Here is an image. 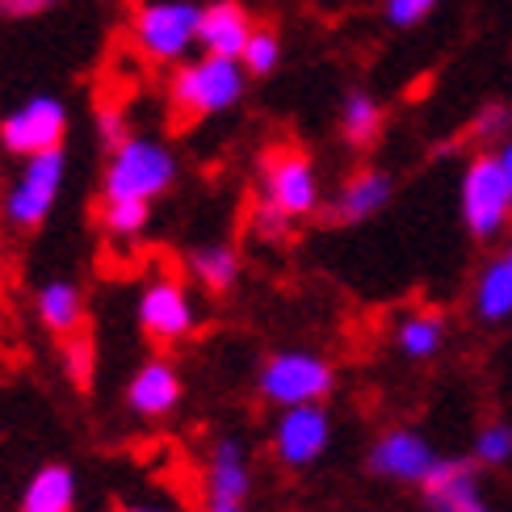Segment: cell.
<instances>
[{"label": "cell", "mask_w": 512, "mask_h": 512, "mask_svg": "<svg viewBox=\"0 0 512 512\" xmlns=\"http://www.w3.org/2000/svg\"><path fill=\"white\" fill-rule=\"evenodd\" d=\"M471 458L483 471H496V466L512 462V424L508 420H487L471 441Z\"/></svg>", "instance_id": "23"}, {"label": "cell", "mask_w": 512, "mask_h": 512, "mask_svg": "<svg viewBox=\"0 0 512 512\" xmlns=\"http://www.w3.org/2000/svg\"><path fill=\"white\" fill-rule=\"evenodd\" d=\"M202 5L194 0H143L131 13V42L147 63H181L198 47Z\"/></svg>", "instance_id": "4"}, {"label": "cell", "mask_w": 512, "mask_h": 512, "mask_svg": "<svg viewBox=\"0 0 512 512\" xmlns=\"http://www.w3.org/2000/svg\"><path fill=\"white\" fill-rule=\"evenodd\" d=\"M504 256H508V261H512V244H508V248H504Z\"/></svg>", "instance_id": "34"}, {"label": "cell", "mask_w": 512, "mask_h": 512, "mask_svg": "<svg viewBox=\"0 0 512 512\" xmlns=\"http://www.w3.org/2000/svg\"><path fill=\"white\" fill-rule=\"evenodd\" d=\"M395 198V181L387 168H357L353 177L340 181V189L328 202V219L340 227H357V223H370L374 215L391 206Z\"/></svg>", "instance_id": "15"}, {"label": "cell", "mask_w": 512, "mask_h": 512, "mask_svg": "<svg viewBox=\"0 0 512 512\" xmlns=\"http://www.w3.org/2000/svg\"><path fill=\"white\" fill-rule=\"evenodd\" d=\"M139 328L143 336H152L156 345H181L198 332V307H194V294H189L185 282L177 277H152L143 290H139Z\"/></svg>", "instance_id": "9"}, {"label": "cell", "mask_w": 512, "mask_h": 512, "mask_svg": "<svg viewBox=\"0 0 512 512\" xmlns=\"http://www.w3.org/2000/svg\"><path fill=\"white\" fill-rule=\"evenodd\" d=\"M458 215L462 227L471 231V240L492 244L512 227V181L504 173L500 152H483L471 156V164L462 168V185H458Z\"/></svg>", "instance_id": "3"}, {"label": "cell", "mask_w": 512, "mask_h": 512, "mask_svg": "<svg viewBox=\"0 0 512 512\" xmlns=\"http://www.w3.org/2000/svg\"><path fill=\"white\" fill-rule=\"evenodd\" d=\"M252 231L261 240H273V244H282L290 231H294V219L290 215H282L277 206H269V202H261L256 198V206H252Z\"/></svg>", "instance_id": "29"}, {"label": "cell", "mask_w": 512, "mask_h": 512, "mask_svg": "<svg viewBox=\"0 0 512 512\" xmlns=\"http://www.w3.org/2000/svg\"><path fill=\"white\" fill-rule=\"evenodd\" d=\"M445 315L437 311H408L395 319V349L408 361H433L445 349Z\"/></svg>", "instance_id": "21"}, {"label": "cell", "mask_w": 512, "mask_h": 512, "mask_svg": "<svg viewBox=\"0 0 512 512\" xmlns=\"http://www.w3.org/2000/svg\"><path fill=\"white\" fill-rule=\"evenodd\" d=\"M336 387V370L328 357L311 349H282L269 353L256 370V395L269 408H298V403H324Z\"/></svg>", "instance_id": "5"}, {"label": "cell", "mask_w": 512, "mask_h": 512, "mask_svg": "<svg viewBox=\"0 0 512 512\" xmlns=\"http://www.w3.org/2000/svg\"><path fill=\"white\" fill-rule=\"evenodd\" d=\"M252 496V466L240 437H219L206 454L202 512H244Z\"/></svg>", "instance_id": "12"}, {"label": "cell", "mask_w": 512, "mask_h": 512, "mask_svg": "<svg viewBox=\"0 0 512 512\" xmlns=\"http://www.w3.org/2000/svg\"><path fill=\"white\" fill-rule=\"evenodd\" d=\"M17 512H76V471L68 462H47L21 487Z\"/></svg>", "instance_id": "17"}, {"label": "cell", "mask_w": 512, "mask_h": 512, "mask_svg": "<svg viewBox=\"0 0 512 512\" xmlns=\"http://www.w3.org/2000/svg\"><path fill=\"white\" fill-rule=\"evenodd\" d=\"M332 445V416L324 403H298V408H282L273 420V458L286 471H307Z\"/></svg>", "instance_id": "10"}, {"label": "cell", "mask_w": 512, "mask_h": 512, "mask_svg": "<svg viewBox=\"0 0 512 512\" xmlns=\"http://www.w3.org/2000/svg\"><path fill=\"white\" fill-rule=\"evenodd\" d=\"M122 512H173V508H160V504H126Z\"/></svg>", "instance_id": "33"}, {"label": "cell", "mask_w": 512, "mask_h": 512, "mask_svg": "<svg viewBox=\"0 0 512 512\" xmlns=\"http://www.w3.org/2000/svg\"><path fill=\"white\" fill-rule=\"evenodd\" d=\"M429 512H450V508H429Z\"/></svg>", "instance_id": "35"}, {"label": "cell", "mask_w": 512, "mask_h": 512, "mask_svg": "<svg viewBox=\"0 0 512 512\" xmlns=\"http://www.w3.org/2000/svg\"><path fill=\"white\" fill-rule=\"evenodd\" d=\"M496 152H500V160H504V173H508V181H512V139H504V143L496 147Z\"/></svg>", "instance_id": "32"}, {"label": "cell", "mask_w": 512, "mask_h": 512, "mask_svg": "<svg viewBox=\"0 0 512 512\" xmlns=\"http://www.w3.org/2000/svg\"><path fill=\"white\" fill-rule=\"evenodd\" d=\"M441 0H387L382 5V17H387V26L395 30H416L420 21H429L437 13Z\"/></svg>", "instance_id": "28"}, {"label": "cell", "mask_w": 512, "mask_h": 512, "mask_svg": "<svg viewBox=\"0 0 512 512\" xmlns=\"http://www.w3.org/2000/svg\"><path fill=\"white\" fill-rule=\"evenodd\" d=\"M185 273L210 294H227L240 282V252L231 244H202L185 252Z\"/></svg>", "instance_id": "20"}, {"label": "cell", "mask_w": 512, "mask_h": 512, "mask_svg": "<svg viewBox=\"0 0 512 512\" xmlns=\"http://www.w3.org/2000/svg\"><path fill=\"white\" fill-rule=\"evenodd\" d=\"M59 357H63V374H68L76 387H89L93 382V370H97V349H93V340L76 332V336H63L59 340Z\"/></svg>", "instance_id": "27"}, {"label": "cell", "mask_w": 512, "mask_h": 512, "mask_svg": "<svg viewBox=\"0 0 512 512\" xmlns=\"http://www.w3.org/2000/svg\"><path fill=\"white\" fill-rule=\"evenodd\" d=\"M131 118H126V110H118V105H101L97 110V139L105 152H114V147H122L126 139H131Z\"/></svg>", "instance_id": "30"}, {"label": "cell", "mask_w": 512, "mask_h": 512, "mask_svg": "<svg viewBox=\"0 0 512 512\" xmlns=\"http://www.w3.org/2000/svg\"><path fill=\"white\" fill-rule=\"evenodd\" d=\"M340 139H345L349 147H370L382 126H387V114H382V101L366 89H349L345 97H340Z\"/></svg>", "instance_id": "22"}, {"label": "cell", "mask_w": 512, "mask_h": 512, "mask_svg": "<svg viewBox=\"0 0 512 512\" xmlns=\"http://www.w3.org/2000/svg\"><path fill=\"white\" fill-rule=\"evenodd\" d=\"M177 185V156L156 135H131L122 147L105 152L101 202H156Z\"/></svg>", "instance_id": "1"}, {"label": "cell", "mask_w": 512, "mask_h": 512, "mask_svg": "<svg viewBox=\"0 0 512 512\" xmlns=\"http://www.w3.org/2000/svg\"><path fill=\"white\" fill-rule=\"evenodd\" d=\"M471 139L479 147H487V152H496L504 139H512V105H504V101L483 105V110L475 114V122H471Z\"/></svg>", "instance_id": "26"}, {"label": "cell", "mask_w": 512, "mask_h": 512, "mask_svg": "<svg viewBox=\"0 0 512 512\" xmlns=\"http://www.w3.org/2000/svg\"><path fill=\"white\" fill-rule=\"evenodd\" d=\"M437 450H433V441L424 437L420 429H387L374 445H370V454H366V466H370V475L378 479H391V483H408V487H424V479L433 475V466H437Z\"/></svg>", "instance_id": "11"}, {"label": "cell", "mask_w": 512, "mask_h": 512, "mask_svg": "<svg viewBox=\"0 0 512 512\" xmlns=\"http://www.w3.org/2000/svg\"><path fill=\"white\" fill-rule=\"evenodd\" d=\"M471 307L483 324H504V319H512V261L504 252L479 269L475 290H471Z\"/></svg>", "instance_id": "19"}, {"label": "cell", "mask_w": 512, "mask_h": 512, "mask_svg": "<svg viewBox=\"0 0 512 512\" xmlns=\"http://www.w3.org/2000/svg\"><path fill=\"white\" fill-rule=\"evenodd\" d=\"M240 63H244L248 76H273L277 63H282V34H277L273 26H256Z\"/></svg>", "instance_id": "25"}, {"label": "cell", "mask_w": 512, "mask_h": 512, "mask_svg": "<svg viewBox=\"0 0 512 512\" xmlns=\"http://www.w3.org/2000/svg\"><path fill=\"white\" fill-rule=\"evenodd\" d=\"M181 395H185L181 370H177V361H168V357H147L135 370V378L126 382V408L139 420L173 416L181 408Z\"/></svg>", "instance_id": "13"}, {"label": "cell", "mask_w": 512, "mask_h": 512, "mask_svg": "<svg viewBox=\"0 0 512 512\" xmlns=\"http://www.w3.org/2000/svg\"><path fill=\"white\" fill-rule=\"evenodd\" d=\"M63 177H68V156H63V147L21 160V173L13 177V185L5 189V202H0L5 223L13 231H38L55 215L59 194H63Z\"/></svg>", "instance_id": "6"}, {"label": "cell", "mask_w": 512, "mask_h": 512, "mask_svg": "<svg viewBox=\"0 0 512 512\" xmlns=\"http://www.w3.org/2000/svg\"><path fill=\"white\" fill-rule=\"evenodd\" d=\"M252 30H256V21H252V13L240 5V0H210V5H202L198 47L210 51V55L240 59Z\"/></svg>", "instance_id": "16"}, {"label": "cell", "mask_w": 512, "mask_h": 512, "mask_svg": "<svg viewBox=\"0 0 512 512\" xmlns=\"http://www.w3.org/2000/svg\"><path fill=\"white\" fill-rule=\"evenodd\" d=\"M244 84H248V72L240 59L202 51L198 59H185L173 72V80H168V105H173V114L181 122H206V118L236 110L244 97Z\"/></svg>", "instance_id": "2"}, {"label": "cell", "mask_w": 512, "mask_h": 512, "mask_svg": "<svg viewBox=\"0 0 512 512\" xmlns=\"http://www.w3.org/2000/svg\"><path fill=\"white\" fill-rule=\"evenodd\" d=\"M147 219H152V202H101V227L114 240H135L143 236Z\"/></svg>", "instance_id": "24"}, {"label": "cell", "mask_w": 512, "mask_h": 512, "mask_svg": "<svg viewBox=\"0 0 512 512\" xmlns=\"http://www.w3.org/2000/svg\"><path fill=\"white\" fill-rule=\"evenodd\" d=\"M483 466L475 458H437L433 475L424 479V500L429 508H450V512H492L483 496Z\"/></svg>", "instance_id": "14"}, {"label": "cell", "mask_w": 512, "mask_h": 512, "mask_svg": "<svg viewBox=\"0 0 512 512\" xmlns=\"http://www.w3.org/2000/svg\"><path fill=\"white\" fill-rule=\"evenodd\" d=\"M34 311H38V319H42V328L55 332L59 340L84 332V294H80L76 282H63V277H59V282L38 286Z\"/></svg>", "instance_id": "18"}, {"label": "cell", "mask_w": 512, "mask_h": 512, "mask_svg": "<svg viewBox=\"0 0 512 512\" xmlns=\"http://www.w3.org/2000/svg\"><path fill=\"white\" fill-rule=\"evenodd\" d=\"M68 126H72L68 105H63L55 93H34L0 118V147L17 160H30V156L63 147Z\"/></svg>", "instance_id": "8"}, {"label": "cell", "mask_w": 512, "mask_h": 512, "mask_svg": "<svg viewBox=\"0 0 512 512\" xmlns=\"http://www.w3.org/2000/svg\"><path fill=\"white\" fill-rule=\"evenodd\" d=\"M59 0H0V17L5 21H30V17H42L51 13Z\"/></svg>", "instance_id": "31"}, {"label": "cell", "mask_w": 512, "mask_h": 512, "mask_svg": "<svg viewBox=\"0 0 512 512\" xmlns=\"http://www.w3.org/2000/svg\"><path fill=\"white\" fill-rule=\"evenodd\" d=\"M261 202L277 206L282 215H290L294 223L315 215L324 206V194H319V173H315V160L298 147H273V152L261 156Z\"/></svg>", "instance_id": "7"}]
</instances>
